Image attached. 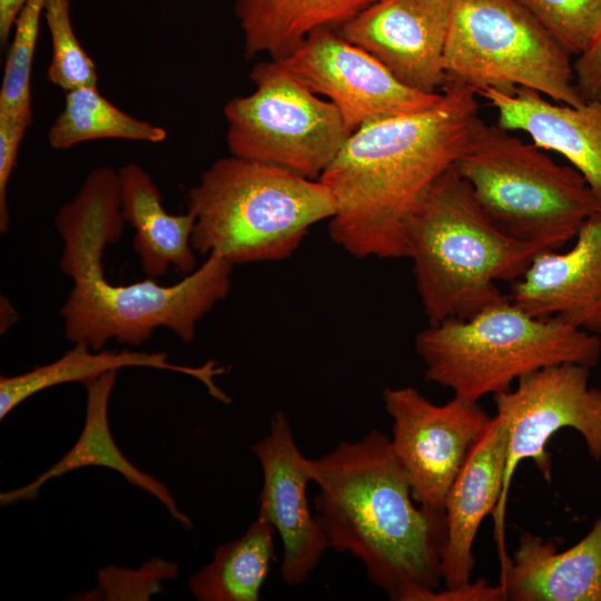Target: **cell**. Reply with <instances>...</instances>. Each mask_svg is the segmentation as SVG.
<instances>
[{
	"mask_svg": "<svg viewBox=\"0 0 601 601\" xmlns=\"http://www.w3.org/2000/svg\"><path fill=\"white\" fill-rule=\"evenodd\" d=\"M43 17L51 39L48 80L65 92L97 85V69L80 45L70 17L69 0H46Z\"/></svg>",
	"mask_w": 601,
	"mask_h": 601,
	"instance_id": "cell-26",
	"label": "cell"
},
{
	"mask_svg": "<svg viewBox=\"0 0 601 601\" xmlns=\"http://www.w3.org/2000/svg\"><path fill=\"white\" fill-rule=\"evenodd\" d=\"M383 402L393 422L390 446L414 501L444 513L445 495L491 416L479 402L453 396L437 405L411 386L385 388Z\"/></svg>",
	"mask_w": 601,
	"mask_h": 601,
	"instance_id": "cell-11",
	"label": "cell"
},
{
	"mask_svg": "<svg viewBox=\"0 0 601 601\" xmlns=\"http://www.w3.org/2000/svg\"><path fill=\"white\" fill-rule=\"evenodd\" d=\"M32 114L0 116V231L7 233L10 225L8 209V183L14 169L18 150Z\"/></svg>",
	"mask_w": 601,
	"mask_h": 601,
	"instance_id": "cell-29",
	"label": "cell"
},
{
	"mask_svg": "<svg viewBox=\"0 0 601 601\" xmlns=\"http://www.w3.org/2000/svg\"><path fill=\"white\" fill-rule=\"evenodd\" d=\"M275 61L312 92L327 97L351 134L368 122L431 109L442 99V92L404 86L371 53L328 28Z\"/></svg>",
	"mask_w": 601,
	"mask_h": 601,
	"instance_id": "cell-12",
	"label": "cell"
},
{
	"mask_svg": "<svg viewBox=\"0 0 601 601\" xmlns=\"http://www.w3.org/2000/svg\"><path fill=\"white\" fill-rule=\"evenodd\" d=\"M508 601H601V515L573 546L523 531L501 568Z\"/></svg>",
	"mask_w": 601,
	"mask_h": 601,
	"instance_id": "cell-18",
	"label": "cell"
},
{
	"mask_svg": "<svg viewBox=\"0 0 601 601\" xmlns=\"http://www.w3.org/2000/svg\"><path fill=\"white\" fill-rule=\"evenodd\" d=\"M83 343H75L73 348L57 361L36 366L29 372L0 377V418H4L14 407L28 397L46 388L63 383L80 382L83 385L110 371L122 367H151L186 374L199 380L209 393L219 401H228L227 395L216 386L213 377L223 373L209 362L200 367L183 366L170 363L164 352H136L124 349L90 352Z\"/></svg>",
	"mask_w": 601,
	"mask_h": 601,
	"instance_id": "cell-21",
	"label": "cell"
},
{
	"mask_svg": "<svg viewBox=\"0 0 601 601\" xmlns=\"http://www.w3.org/2000/svg\"><path fill=\"white\" fill-rule=\"evenodd\" d=\"M415 349L427 381L452 390L457 398L479 402L545 366H595L601 338L554 317H534L509 296L469 318L428 325L416 335Z\"/></svg>",
	"mask_w": 601,
	"mask_h": 601,
	"instance_id": "cell-6",
	"label": "cell"
},
{
	"mask_svg": "<svg viewBox=\"0 0 601 601\" xmlns=\"http://www.w3.org/2000/svg\"><path fill=\"white\" fill-rule=\"evenodd\" d=\"M446 80L512 93L529 88L569 106L585 102L571 55L521 0H449ZM445 80V81H446Z\"/></svg>",
	"mask_w": 601,
	"mask_h": 601,
	"instance_id": "cell-8",
	"label": "cell"
},
{
	"mask_svg": "<svg viewBox=\"0 0 601 601\" xmlns=\"http://www.w3.org/2000/svg\"><path fill=\"white\" fill-rule=\"evenodd\" d=\"M433 108L353 131L322 174L335 244L357 258L407 257L405 230L434 181L454 166L479 126L475 92L446 80Z\"/></svg>",
	"mask_w": 601,
	"mask_h": 601,
	"instance_id": "cell-1",
	"label": "cell"
},
{
	"mask_svg": "<svg viewBox=\"0 0 601 601\" xmlns=\"http://www.w3.org/2000/svg\"><path fill=\"white\" fill-rule=\"evenodd\" d=\"M263 472L258 515L267 520L283 545L280 577L289 587L304 583L331 549L326 533L308 506L313 482L311 459L298 449L284 412L270 418L268 433L250 447Z\"/></svg>",
	"mask_w": 601,
	"mask_h": 601,
	"instance_id": "cell-13",
	"label": "cell"
},
{
	"mask_svg": "<svg viewBox=\"0 0 601 601\" xmlns=\"http://www.w3.org/2000/svg\"><path fill=\"white\" fill-rule=\"evenodd\" d=\"M449 17V0H375L337 32L404 86L435 93L446 80Z\"/></svg>",
	"mask_w": 601,
	"mask_h": 601,
	"instance_id": "cell-14",
	"label": "cell"
},
{
	"mask_svg": "<svg viewBox=\"0 0 601 601\" xmlns=\"http://www.w3.org/2000/svg\"><path fill=\"white\" fill-rule=\"evenodd\" d=\"M590 367L577 363L545 366L523 375L514 390L493 395L496 413L508 432L503 487L492 513L500 563H505L504 515L512 477L523 460L534 462L552 482L546 445L562 428H573L584 440L589 455L601 461V388L589 385Z\"/></svg>",
	"mask_w": 601,
	"mask_h": 601,
	"instance_id": "cell-10",
	"label": "cell"
},
{
	"mask_svg": "<svg viewBox=\"0 0 601 601\" xmlns=\"http://www.w3.org/2000/svg\"><path fill=\"white\" fill-rule=\"evenodd\" d=\"M476 96L496 109L500 127L523 131L539 148L566 158L601 203V101L574 107L523 87L512 93L486 88Z\"/></svg>",
	"mask_w": 601,
	"mask_h": 601,
	"instance_id": "cell-17",
	"label": "cell"
},
{
	"mask_svg": "<svg viewBox=\"0 0 601 601\" xmlns=\"http://www.w3.org/2000/svg\"><path fill=\"white\" fill-rule=\"evenodd\" d=\"M455 168L496 228L545 250L574 239L601 207L575 168L499 125L482 121Z\"/></svg>",
	"mask_w": 601,
	"mask_h": 601,
	"instance_id": "cell-7",
	"label": "cell"
},
{
	"mask_svg": "<svg viewBox=\"0 0 601 601\" xmlns=\"http://www.w3.org/2000/svg\"><path fill=\"white\" fill-rule=\"evenodd\" d=\"M571 56L587 51L601 33V0H521Z\"/></svg>",
	"mask_w": 601,
	"mask_h": 601,
	"instance_id": "cell-27",
	"label": "cell"
},
{
	"mask_svg": "<svg viewBox=\"0 0 601 601\" xmlns=\"http://www.w3.org/2000/svg\"><path fill=\"white\" fill-rule=\"evenodd\" d=\"M166 138L165 128L124 112L106 99L97 86L67 91L65 107L48 131V142L53 149H67L97 139L157 144Z\"/></svg>",
	"mask_w": 601,
	"mask_h": 601,
	"instance_id": "cell-24",
	"label": "cell"
},
{
	"mask_svg": "<svg viewBox=\"0 0 601 601\" xmlns=\"http://www.w3.org/2000/svg\"><path fill=\"white\" fill-rule=\"evenodd\" d=\"M275 534L257 515L244 534L218 545L213 560L189 578L190 593L199 601H257L275 559Z\"/></svg>",
	"mask_w": 601,
	"mask_h": 601,
	"instance_id": "cell-23",
	"label": "cell"
},
{
	"mask_svg": "<svg viewBox=\"0 0 601 601\" xmlns=\"http://www.w3.org/2000/svg\"><path fill=\"white\" fill-rule=\"evenodd\" d=\"M375 0H235L245 55L279 60L318 29L341 28Z\"/></svg>",
	"mask_w": 601,
	"mask_h": 601,
	"instance_id": "cell-22",
	"label": "cell"
},
{
	"mask_svg": "<svg viewBox=\"0 0 601 601\" xmlns=\"http://www.w3.org/2000/svg\"><path fill=\"white\" fill-rule=\"evenodd\" d=\"M178 564L155 558L140 569L114 565L100 569L97 588L78 595L77 600H149L162 590L161 582L178 574Z\"/></svg>",
	"mask_w": 601,
	"mask_h": 601,
	"instance_id": "cell-28",
	"label": "cell"
},
{
	"mask_svg": "<svg viewBox=\"0 0 601 601\" xmlns=\"http://www.w3.org/2000/svg\"><path fill=\"white\" fill-rule=\"evenodd\" d=\"M422 601H505V597L500 583L492 585L481 578L456 588H441L427 592Z\"/></svg>",
	"mask_w": 601,
	"mask_h": 601,
	"instance_id": "cell-31",
	"label": "cell"
},
{
	"mask_svg": "<svg viewBox=\"0 0 601 601\" xmlns=\"http://www.w3.org/2000/svg\"><path fill=\"white\" fill-rule=\"evenodd\" d=\"M124 223L118 174L106 166L95 168L57 213L63 242L59 267L73 283L59 312L65 336L100 351L111 339L139 346L165 327L191 343L200 319L228 295L234 265L213 253L174 285L148 277L115 285L105 276L102 256L120 238Z\"/></svg>",
	"mask_w": 601,
	"mask_h": 601,
	"instance_id": "cell-2",
	"label": "cell"
},
{
	"mask_svg": "<svg viewBox=\"0 0 601 601\" xmlns=\"http://www.w3.org/2000/svg\"><path fill=\"white\" fill-rule=\"evenodd\" d=\"M316 515L331 549L349 553L394 601H422L442 588L444 513L418 505L390 436L372 430L309 461Z\"/></svg>",
	"mask_w": 601,
	"mask_h": 601,
	"instance_id": "cell-3",
	"label": "cell"
},
{
	"mask_svg": "<svg viewBox=\"0 0 601 601\" xmlns=\"http://www.w3.org/2000/svg\"><path fill=\"white\" fill-rule=\"evenodd\" d=\"M250 78L255 90L224 108L230 155L318 180L351 135L338 109L275 60Z\"/></svg>",
	"mask_w": 601,
	"mask_h": 601,
	"instance_id": "cell-9",
	"label": "cell"
},
{
	"mask_svg": "<svg viewBox=\"0 0 601 601\" xmlns=\"http://www.w3.org/2000/svg\"><path fill=\"white\" fill-rule=\"evenodd\" d=\"M187 204L195 215L193 248L233 265L288 258L312 226L335 213L322 181L233 155L203 173Z\"/></svg>",
	"mask_w": 601,
	"mask_h": 601,
	"instance_id": "cell-5",
	"label": "cell"
},
{
	"mask_svg": "<svg viewBox=\"0 0 601 601\" xmlns=\"http://www.w3.org/2000/svg\"><path fill=\"white\" fill-rule=\"evenodd\" d=\"M508 432L496 415L469 451L444 500L445 538L441 551L444 588L471 581L473 544L487 514L497 505L503 487Z\"/></svg>",
	"mask_w": 601,
	"mask_h": 601,
	"instance_id": "cell-16",
	"label": "cell"
},
{
	"mask_svg": "<svg viewBox=\"0 0 601 601\" xmlns=\"http://www.w3.org/2000/svg\"><path fill=\"white\" fill-rule=\"evenodd\" d=\"M118 371H110L85 384L87 391L86 418L73 446L53 465L26 485L1 492V505L32 501L50 480L86 466H102L121 474L127 482L157 499L171 518L185 529L193 522L179 510L169 489L157 479L135 466L117 446L109 427L108 404Z\"/></svg>",
	"mask_w": 601,
	"mask_h": 601,
	"instance_id": "cell-19",
	"label": "cell"
},
{
	"mask_svg": "<svg viewBox=\"0 0 601 601\" xmlns=\"http://www.w3.org/2000/svg\"><path fill=\"white\" fill-rule=\"evenodd\" d=\"M564 253L544 250L511 283L510 299L539 318H558L601 334V207L590 215Z\"/></svg>",
	"mask_w": 601,
	"mask_h": 601,
	"instance_id": "cell-15",
	"label": "cell"
},
{
	"mask_svg": "<svg viewBox=\"0 0 601 601\" xmlns=\"http://www.w3.org/2000/svg\"><path fill=\"white\" fill-rule=\"evenodd\" d=\"M46 0H24L13 26L0 89V116L32 114L31 70Z\"/></svg>",
	"mask_w": 601,
	"mask_h": 601,
	"instance_id": "cell-25",
	"label": "cell"
},
{
	"mask_svg": "<svg viewBox=\"0 0 601 601\" xmlns=\"http://www.w3.org/2000/svg\"><path fill=\"white\" fill-rule=\"evenodd\" d=\"M24 0H0V42L6 45Z\"/></svg>",
	"mask_w": 601,
	"mask_h": 601,
	"instance_id": "cell-32",
	"label": "cell"
},
{
	"mask_svg": "<svg viewBox=\"0 0 601 601\" xmlns=\"http://www.w3.org/2000/svg\"><path fill=\"white\" fill-rule=\"evenodd\" d=\"M407 257L428 325L469 318L509 298L542 247L508 236L485 216L455 165L431 186L405 230Z\"/></svg>",
	"mask_w": 601,
	"mask_h": 601,
	"instance_id": "cell-4",
	"label": "cell"
},
{
	"mask_svg": "<svg viewBox=\"0 0 601 601\" xmlns=\"http://www.w3.org/2000/svg\"><path fill=\"white\" fill-rule=\"evenodd\" d=\"M119 204L124 221L135 229L134 249L148 278L164 276L170 267L185 276L196 269L191 234L195 215H171L151 177L138 165L118 171Z\"/></svg>",
	"mask_w": 601,
	"mask_h": 601,
	"instance_id": "cell-20",
	"label": "cell"
},
{
	"mask_svg": "<svg viewBox=\"0 0 601 601\" xmlns=\"http://www.w3.org/2000/svg\"><path fill=\"white\" fill-rule=\"evenodd\" d=\"M575 85L585 101H601V33L573 62Z\"/></svg>",
	"mask_w": 601,
	"mask_h": 601,
	"instance_id": "cell-30",
	"label": "cell"
}]
</instances>
